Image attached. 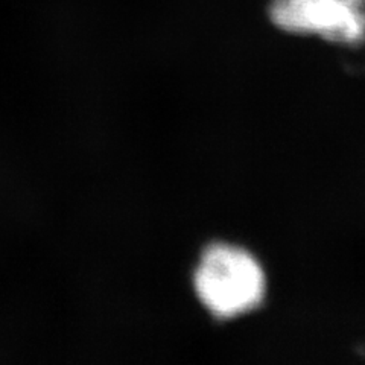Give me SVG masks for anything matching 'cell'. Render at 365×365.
<instances>
[{
	"label": "cell",
	"mask_w": 365,
	"mask_h": 365,
	"mask_svg": "<svg viewBox=\"0 0 365 365\" xmlns=\"http://www.w3.org/2000/svg\"><path fill=\"white\" fill-rule=\"evenodd\" d=\"M267 274L244 247L215 242L205 247L193 276L201 304L218 319H233L256 311L267 295Z\"/></svg>",
	"instance_id": "cell-1"
},
{
	"label": "cell",
	"mask_w": 365,
	"mask_h": 365,
	"mask_svg": "<svg viewBox=\"0 0 365 365\" xmlns=\"http://www.w3.org/2000/svg\"><path fill=\"white\" fill-rule=\"evenodd\" d=\"M268 17L292 36L342 46L365 40V0H272Z\"/></svg>",
	"instance_id": "cell-2"
}]
</instances>
